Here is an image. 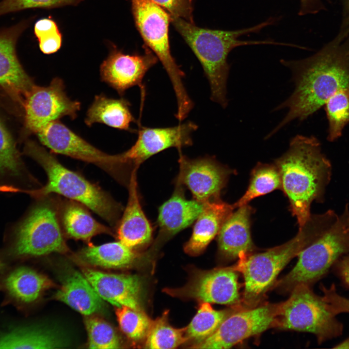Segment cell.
Masks as SVG:
<instances>
[{
	"label": "cell",
	"instance_id": "obj_1",
	"mask_svg": "<svg viewBox=\"0 0 349 349\" xmlns=\"http://www.w3.org/2000/svg\"><path fill=\"white\" fill-rule=\"evenodd\" d=\"M280 62L291 71L295 88L274 109L288 111L268 137L295 119L305 120L338 91L349 89V48L329 46L307 58Z\"/></svg>",
	"mask_w": 349,
	"mask_h": 349
},
{
	"label": "cell",
	"instance_id": "obj_2",
	"mask_svg": "<svg viewBox=\"0 0 349 349\" xmlns=\"http://www.w3.org/2000/svg\"><path fill=\"white\" fill-rule=\"evenodd\" d=\"M274 163L281 175V190L300 228L311 216L312 202L324 201L331 178V163L316 137L300 135L291 140L287 151Z\"/></svg>",
	"mask_w": 349,
	"mask_h": 349
},
{
	"label": "cell",
	"instance_id": "obj_3",
	"mask_svg": "<svg viewBox=\"0 0 349 349\" xmlns=\"http://www.w3.org/2000/svg\"><path fill=\"white\" fill-rule=\"evenodd\" d=\"M171 22L188 45L200 63L210 88V99L223 108L228 105L227 81L230 66L227 61L234 48L246 45L289 44L272 40H241L239 38L251 33L259 32L263 28L275 24L279 17H270L254 26L234 31L205 29L194 22L170 15Z\"/></svg>",
	"mask_w": 349,
	"mask_h": 349
},
{
	"label": "cell",
	"instance_id": "obj_4",
	"mask_svg": "<svg viewBox=\"0 0 349 349\" xmlns=\"http://www.w3.org/2000/svg\"><path fill=\"white\" fill-rule=\"evenodd\" d=\"M23 154L37 162L48 178L44 186L29 190L27 193L36 198L52 194L61 195L83 205L111 226L116 227L123 206L99 186L66 168L51 153L36 142L28 140L23 148Z\"/></svg>",
	"mask_w": 349,
	"mask_h": 349
},
{
	"label": "cell",
	"instance_id": "obj_5",
	"mask_svg": "<svg viewBox=\"0 0 349 349\" xmlns=\"http://www.w3.org/2000/svg\"><path fill=\"white\" fill-rule=\"evenodd\" d=\"M328 220L326 212L311 214L291 240L266 252L251 254L239 259L235 267L244 278V288L241 298L242 308H251L261 304L281 270L316 238Z\"/></svg>",
	"mask_w": 349,
	"mask_h": 349
},
{
	"label": "cell",
	"instance_id": "obj_6",
	"mask_svg": "<svg viewBox=\"0 0 349 349\" xmlns=\"http://www.w3.org/2000/svg\"><path fill=\"white\" fill-rule=\"evenodd\" d=\"M349 253V207L342 214L332 217L316 238L298 255L292 270L273 287L279 292L291 291L297 286H311L333 267L342 256Z\"/></svg>",
	"mask_w": 349,
	"mask_h": 349
},
{
	"label": "cell",
	"instance_id": "obj_7",
	"mask_svg": "<svg viewBox=\"0 0 349 349\" xmlns=\"http://www.w3.org/2000/svg\"><path fill=\"white\" fill-rule=\"evenodd\" d=\"M37 199L22 217L7 228L8 249L16 257L68 250L60 222L61 202L50 195Z\"/></svg>",
	"mask_w": 349,
	"mask_h": 349
},
{
	"label": "cell",
	"instance_id": "obj_8",
	"mask_svg": "<svg viewBox=\"0 0 349 349\" xmlns=\"http://www.w3.org/2000/svg\"><path fill=\"white\" fill-rule=\"evenodd\" d=\"M131 4L137 29L146 47L161 62L170 79L177 101L175 116L179 121H182L192 109L193 103L183 83L185 73L171 52L168 34L170 15L151 0H131Z\"/></svg>",
	"mask_w": 349,
	"mask_h": 349
},
{
	"label": "cell",
	"instance_id": "obj_9",
	"mask_svg": "<svg viewBox=\"0 0 349 349\" xmlns=\"http://www.w3.org/2000/svg\"><path fill=\"white\" fill-rule=\"evenodd\" d=\"M290 293L287 300L279 303L273 327L312 333L319 344L342 334V323L311 286L299 285Z\"/></svg>",
	"mask_w": 349,
	"mask_h": 349
},
{
	"label": "cell",
	"instance_id": "obj_10",
	"mask_svg": "<svg viewBox=\"0 0 349 349\" xmlns=\"http://www.w3.org/2000/svg\"><path fill=\"white\" fill-rule=\"evenodd\" d=\"M41 143L51 153L92 163L104 170L120 184L127 186L131 173L122 154L109 155L99 150L59 120L37 133Z\"/></svg>",
	"mask_w": 349,
	"mask_h": 349
},
{
	"label": "cell",
	"instance_id": "obj_11",
	"mask_svg": "<svg viewBox=\"0 0 349 349\" xmlns=\"http://www.w3.org/2000/svg\"><path fill=\"white\" fill-rule=\"evenodd\" d=\"M23 107L27 131L37 134L49 123L63 117L75 119L80 103L71 99L65 91L63 80L55 78L48 86L35 85L25 98Z\"/></svg>",
	"mask_w": 349,
	"mask_h": 349
},
{
	"label": "cell",
	"instance_id": "obj_12",
	"mask_svg": "<svg viewBox=\"0 0 349 349\" xmlns=\"http://www.w3.org/2000/svg\"><path fill=\"white\" fill-rule=\"evenodd\" d=\"M279 303L261 304L241 308L226 317L215 332L204 340L191 345L194 349H229L271 327Z\"/></svg>",
	"mask_w": 349,
	"mask_h": 349
},
{
	"label": "cell",
	"instance_id": "obj_13",
	"mask_svg": "<svg viewBox=\"0 0 349 349\" xmlns=\"http://www.w3.org/2000/svg\"><path fill=\"white\" fill-rule=\"evenodd\" d=\"M238 272L235 266L208 270H197L183 286L166 288L164 291L175 297L230 306L241 305Z\"/></svg>",
	"mask_w": 349,
	"mask_h": 349
},
{
	"label": "cell",
	"instance_id": "obj_14",
	"mask_svg": "<svg viewBox=\"0 0 349 349\" xmlns=\"http://www.w3.org/2000/svg\"><path fill=\"white\" fill-rule=\"evenodd\" d=\"M179 151V171L175 184L187 187L193 199L205 203L220 199L232 170L213 157L191 159Z\"/></svg>",
	"mask_w": 349,
	"mask_h": 349
},
{
	"label": "cell",
	"instance_id": "obj_15",
	"mask_svg": "<svg viewBox=\"0 0 349 349\" xmlns=\"http://www.w3.org/2000/svg\"><path fill=\"white\" fill-rule=\"evenodd\" d=\"M198 126L187 121L177 126L166 127H140L134 144L121 153L124 161L132 172L145 160L169 148L178 150L192 144V134Z\"/></svg>",
	"mask_w": 349,
	"mask_h": 349
},
{
	"label": "cell",
	"instance_id": "obj_16",
	"mask_svg": "<svg viewBox=\"0 0 349 349\" xmlns=\"http://www.w3.org/2000/svg\"><path fill=\"white\" fill-rule=\"evenodd\" d=\"M28 24L24 20L0 30V87L22 106L35 85L21 64L16 50L17 41Z\"/></svg>",
	"mask_w": 349,
	"mask_h": 349
},
{
	"label": "cell",
	"instance_id": "obj_17",
	"mask_svg": "<svg viewBox=\"0 0 349 349\" xmlns=\"http://www.w3.org/2000/svg\"><path fill=\"white\" fill-rule=\"evenodd\" d=\"M158 61L147 47L142 55L126 54L113 49L100 65L101 79L120 95H123L127 89L135 86L143 89L142 81L145 75Z\"/></svg>",
	"mask_w": 349,
	"mask_h": 349
},
{
	"label": "cell",
	"instance_id": "obj_18",
	"mask_svg": "<svg viewBox=\"0 0 349 349\" xmlns=\"http://www.w3.org/2000/svg\"><path fill=\"white\" fill-rule=\"evenodd\" d=\"M83 274L102 299L117 307L141 310L142 283L135 275L108 273L85 269Z\"/></svg>",
	"mask_w": 349,
	"mask_h": 349
},
{
	"label": "cell",
	"instance_id": "obj_19",
	"mask_svg": "<svg viewBox=\"0 0 349 349\" xmlns=\"http://www.w3.org/2000/svg\"><path fill=\"white\" fill-rule=\"evenodd\" d=\"M204 203L187 199L183 186L175 184L171 197L159 208L157 222L159 228L154 247L168 240L190 226L202 212Z\"/></svg>",
	"mask_w": 349,
	"mask_h": 349
},
{
	"label": "cell",
	"instance_id": "obj_20",
	"mask_svg": "<svg viewBox=\"0 0 349 349\" xmlns=\"http://www.w3.org/2000/svg\"><path fill=\"white\" fill-rule=\"evenodd\" d=\"M39 185L25 165L12 136L0 119V190L26 192Z\"/></svg>",
	"mask_w": 349,
	"mask_h": 349
},
{
	"label": "cell",
	"instance_id": "obj_21",
	"mask_svg": "<svg viewBox=\"0 0 349 349\" xmlns=\"http://www.w3.org/2000/svg\"><path fill=\"white\" fill-rule=\"evenodd\" d=\"M254 209L248 204L238 207L222 224L218 234L220 255L228 260L242 259L252 254L251 217Z\"/></svg>",
	"mask_w": 349,
	"mask_h": 349
},
{
	"label": "cell",
	"instance_id": "obj_22",
	"mask_svg": "<svg viewBox=\"0 0 349 349\" xmlns=\"http://www.w3.org/2000/svg\"><path fill=\"white\" fill-rule=\"evenodd\" d=\"M137 171L135 169L131 173L127 186V203L115 227L119 240L132 249L149 243L152 236V227L139 201Z\"/></svg>",
	"mask_w": 349,
	"mask_h": 349
},
{
	"label": "cell",
	"instance_id": "obj_23",
	"mask_svg": "<svg viewBox=\"0 0 349 349\" xmlns=\"http://www.w3.org/2000/svg\"><path fill=\"white\" fill-rule=\"evenodd\" d=\"M234 209L233 205L221 199L204 203L203 209L195 220L191 236L184 245L185 252L191 255L201 253L218 235Z\"/></svg>",
	"mask_w": 349,
	"mask_h": 349
},
{
	"label": "cell",
	"instance_id": "obj_24",
	"mask_svg": "<svg viewBox=\"0 0 349 349\" xmlns=\"http://www.w3.org/2000/svg\"><path fill=\"white\" fill-rule=\"evenodd\" d=\"M87 208L71 200L60 203L61 224L63 231L68 237L88 241L98 234H113L112 228L97 222Z\"/></svg>",
	"mask_w": 349,
	"mask_h": 349
},
{
	"label": "cell",
	"instance_id": "obj_25",
	"mask_svg": "<svg viewBox=\"0 0 349 349\" xmlns=\"http://www.w3.org/2000/svg\"><path fill=\"white\" fill-rule=\"evenodd\" d=\"M55 297L87 316L101 311L104 306L102 299L90 283L78 271H73L66 276Z\"/></svg>",
	"mask_w": 349,
	"mask_h": 349
},
{
	"label": "cell",
	"instance_id": "obj_26",
	"mask_svg": "<svg viewBox=\"0 0 349 349\" xmlns=\"http://www.w3.org/2000/svg\"><path fill=\"white\" fill-rule=\"evenodd\" d=\"M130 107L129 101L123 97L114 99L104 94L97 95L87 111L85 124L90 127L95 123H100L133 132L130 125L136 121Z\"/></svg>",
	"mask_w": 349,
	"mask_h": 349
},
{
	"label": "cell",
	"instance_id": "obj_27",
	"mask_svg": "<svg viewBox=\"0 0 349 349\" xmlns=\"http://www.w3.org/2000/svg\"><path fill=\"white\" fill-rule=\"evenodd\" d=\"M3 283L8 297L18 304L35 301L51 284L47 277L26 267L14 270Z\"/></svg>",
	"mask_w": 349,
	"mask_h": 349
},
{
	"label": "cell",
	"instance_id": "obj_28",
	"mask_svg": "<svg viewBox=\"0 0 349 349\" xmlns=\"http://www.w3.org/2000/svg\"><path fill=\"white\" fill-rule=\"evenodd\" d=\"M80 256L90 264L107 268L127 267L137 257L132 248L120 241L89 245L82 249Z\"/></svg>",
	"mask_w": 349,
	"mask_h": 349
},
{
	"label": "cell",
	"instance_id": "obj_29",
	"mask_svg": "<svg viewBox=\"0 0 349 349\" xmlns=\"http://www.w3.org/2000/svg\"><path fill=\"white\" fill-rule=\"evenodd\" d=\"M64 345L54 333L36 328L15 329L0 336V349H58Z\"/></svg>",
	"mask_w": 349,
	"mask_h": 349
},
{
	"label": "cell",
	"instance_id": "obj_30",
	"mask_svg": "<svg viewBox=\"0 0 349 349\" xmlns=\"http://www.w3.org/2000/svg\"><path fill=\"white\" fill-rule=\"evenodd\" d=\"M241 308H242L240 305H238L223 310H216L210 303L202 302L197 313L186 327L189 340L194 341V344L206 339L215 332L226 317Z\"/></svg>",
	"mask_w": 349,
	"mask_h": 349
},
{
	"label": "cell",
	"instance_id": "obj_31",
	"mask_svg": "<svg viewBox=\"0 0 349 349\" xmlns=\"http://www.w3.org/2000/svg\"><path fill=\"white\" fill-rule=\"evenodd\" d=\"M250 178L245 193L233 204L234 208L247 205L259 196L282 189L281 175L274 163H257L252 171Z\"/></svg>",
	"mask_w": 349,
	"mask_h": 349
},
{
	"label": "cell",
	"instance_id": "obj_32",
	"mask_svg": "<svg viewBox=\"0 0 349 349\" xmlns=\"http://www.w3.org/2000/svg\"><path fill=\"white\" fill-rule=\"evenodd\" d=\"M168 312L151 322L145 338L144 348L174 349L189 341L186 333V327L176 329L168 321Z\"/></svg>",
	"mask_w": 349,
	"mask_h": 349
},
{
	"label": "cell",
	"instance_id": "obj_33",
	"mask_svg": "<svg viewBox=\"0 0 349 349\" xmlns=\"http://www.w3.org/2000/svg\"><path fill=\"white\" fill-rule=\"evenodd\" d=\"M324 105L329 122L327 139L333 142L341 136L343 128L349 123V89L338 91Z\"/></svg>",
	"mask_w": 349,
	"mask_h": 349
},
{
	"label": "cell",
	"instance_id": "obj_34",
	"mask_svg": "<svg viewBox=\"0 0 349 349\" xmlns=\"http://www.w3.org/2000/svg\"><path fill=\"white\" fill-rule=\"evenodd\" d=\"M116 314L121 330L128 337L134 341L145 338L152 320L142 310L122 306L117 307Z\"/></svg>",
	"mask_w": 349,
	"mask_h": 349
},
{
	"label": "cell",
	"instance_id": "obj_35",
	"mask_svg": "<svg viewBox=\"0 0 349 349\" xmlns=\"http://www.w3.org/2000/svg\"><path fill=\"white\" fill-rule=\"evenodd\" d=\"M85 325L90 349H112L120 348L119 339L113 328L97 317L86 319Z\"/></svg>",
	"mask_w": 349,
	"mask_h": 349
},
{
	"label": "cell",
	"instance_id": "obj_36",
	"mask_svg": "<svg viewBox=\"0 0 349 349\" xmlns=\"http://www.w3.org/2000/svg\"><path fill=\"white\" fill-rule=\"evenodd\" d=\"M34 31L43 53L50 54L59 49L62 35L54 21L48 18L40 19L35 24Z\"/></svg>",
	"mask_w": 349,
	"mask_h": 349
},
{
	"label": "cell",
	"instance_id": "obj_37",
	"mask_svg": "<svg viewBox=\"0 0 349 349\" xmlns=\"http://www.w3.org/2000/svg\"><path fill=\"white\" fill-rule=\"evenodd\" d=\"M82 0H2L0 1V17L5 15L30 8H50L78 4Z\"/></svg>",
	"mask_w": 349,
	"mask_h": 349
},
{
	"label": "cell",
	"instance_id": "obj_38",
	"mask_svg": "<svg viewBox=\"0 0 349 349\" xmlns=\"http://www.w3.org/2000/svg\"><path fill=\"white\" fill-rule=\"evenodd\" d=\"M168 12L170 15L190 22L193 19V0H151Z\"/></svg>",
	"mask_w": 349,
	"mask_h": 349
},
{
	"label": "cell",
	"instance_id": "obj_39",
	"mask_svg": "<svg viewBox=\"0 0 349 349\" xmlns=\"http://www.w3.org/2000/svg\"><path fill=\"white\" fill-rule=\"evenodd\" d=\"M321 289L323 293L322 297L332 314L336 316L340 313H349V299L339 294L334 284L329 288L321 286Z\"/></svg>",
	"mask_w": 349,
	"mask_h": 349
},
{
	"label": "cell",
	"instance_id": "obj_40",
	"mask_svg": "<svg viewBox=\"0 0 349 349\" xmlns=\"http://www.w3.org/2000/svg\"><path fill=\"white\" fill-rule=\"evenodd\" d=\"M333 266L341 282L349 288V253L342 256Z\"/></svg>",
	"mask_w": 349,
	"mask_h": 349
},
{
	"label": "cell",
	"instance_id": "obj_41",
	"mask_svg": "<svg viewBox=\"0 0 349 349\" xmlns=\"http://www.w3.org/2000/svg\"><path fill=\"white\" fill-rule=\"evenodd\" d=\"M322 8L321 0H300V8L298 14L304 16L308 14H314Z\"/></svg>",
	"mask_w": 349,
	"mask_h": 349
},
{
	"label": "cell",
	"instance_id": "obj_42",
	"mask_svg": "<svg viewBox=\"0 0 349 349\" xmlns=\"http://www.w3.org/2000/svg\"><path fill=\"white\" fill-rule=\"evenodd\" d=\"M334 348H349V337L337 345Z\"/></svg>",
	"mask_w": 349,
	"mask_h": 349
},
{
	"label": "cell",
	"instance_id": "obj_43",
	"mask_svg": "<svg viewBox=\"0 0 349 349\" xmlns=\"http://www.w3.org/2000/svg\"><path fill=\"white\" fill-rule=\"evenodd\" d=\"M5 265L3 262L0 259V271L3 270V269L5 268Z\"/></svg>",
	"mask_w": 349,
	"mask_h": 349
},
{
	"label": "cell",
	"instance_id": "obj_44",
	"mask_svg": "<svg viewBox=\"0 0 349 349\" xmlns=\"http://www.w3.org/2000/svg\"><path fill=\"white\" fill-rule=\"evenodd\" d=\"M348 1H349V0H348Z\"/></svg>",
	"mask_w": 349,
	"mask_h": 349
},
{
	"label": "cell",
	"instance_id": "obj_45",
	"mask_svg": "<svg viewBox=\"0 0 349 349\" xmlns=\"http://www.w3.org/2000/svg\"></svg>",
	"mask_w": 349,
	"mask_h": 349
}]
</instances>
